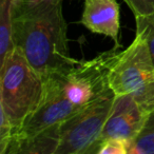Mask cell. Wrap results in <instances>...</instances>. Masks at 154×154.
<instances>
[{
  "instance_id": "8fae6325",
  "label": "cell",
  "mask_w": 154,
  "mask_h": 154,
  "mask_svg": "<svg viewBox=\"0 0 154 154\" xmlns=\"http://www.w3.org/2000/svg\"><path fill=\"white\" fill-rule=\"evenodd\" d=\"M129 154H154V112L148 116L143 130L131 143Z\"/></svg>"
},
{
  "instance_id": "7a4b0ae2",
  "label": "cell",
  "mask_w": 154,
  "mask_h": 154,
  "mask_svg": "<svg viewBox=\"0 0 154 154\" xmlns=\"http://www.w3.org/2000/svg\"><path fill=\"white\" fill-rule=\"evenodd\" d=\"M43 78L15 47L0 64V108L15 131L40 103ZM15 133V132H14Z\"/></svg>"
},
{
  "instance_id": "8992f818",
  "label": "cell",
  "mask_w": 154,
  "mask_h": 154,
  "mask_svg": "<svg viewBox=\"0 0 154 154\" xmlns=\"http://www.w3.org/2000/svg\"><path fill=\"white\" fill-rule=\"evenodd\" d=\"M80 107L66 97L61 73L43 77V93L37 108L16 129L12 141L29 138L54 126L76 113ZM11 141V143H12Z\"/></svg>"
},
{
  "instance_id": "52a82bcc",
  "label": "cell",
  "mask_w": 154,
  "mask_h": 154,
  "mask_svg": "<svg viewBox=\"0 0 154 154\" xmlns=\"http://www.w3.org/2000/svg\"><path fill=\"white\" fill-rule=\"evenodd\" d=\"M148 115L143 112L131 94L116 95L100 137L97 143L96 154L103 141L116 138L130 145L143 130Z\"/></svg>"
},
{
  "instance_id": "ba28073f",
  "label": "cell",
  "mask_w": 154,
  "mask_h": 154,
  "mask_svg": "<svg viewBox=\"0 0 154 154\" xmlns=\"http://www.w3.org/2000/svg\"><path fill=\"white\" fill-rule=\"evenodd\" d=\"M80 23L89 31L103 34L114 41V47L120 48L119 43V5L116 0H82Z\"/></svg>"
},
{
  "instance_id": "7c38bea8",
  "label": "cell",
  "mask_w": 154,
  "mask_h": 154,
  "mask_svg": "<svg viewBox=\"0 0 154 154\" xmlns=\"http://www.w3.org/2000/svg\"><path fill=\"white\" fill-rule=\"evenodd\" d=\"M136 32L143 33L146 37L152 60L154 62V13L146 16H135Z\"/></svg>"
},
{
  "instance_id": "e0dca14e",
  "label": "cell",
  "mask_w": 154,
  "mask_h": 154,
  "mask_svg": "<svg viewBox=\"0 0 154 154\" xmlns=\"http://www.w3.org/2000/svg\"><path fill=\"white\" fill-rule=\"evenodd\" d=\"M124 2H126V0H124Z\"/></svg>"
},
{
  "instance_id": "30bf717a",
  "label": "cell",
  "mask_w": 154,
  "mask_h": 154,
  "mask_svg": "<svg viewBox=\"0 0 154 154\" xmlns=\"http://www.w3.org/2000/svg\"><path fill=\"white\" fill-rule=\"evenodd\" d=\"M14 0H0V64L5 62L12 50L15 48L13 38Z\"/></svg>"
},
{
  "instance_id": "6da1fadb",
  "label": "cell",
  "mask_w": 154,
  "mask_h": 154,
  "mask_svg": "<svg viewBox=\"0 0 154 154\" xmlns=\"http://www.w3.org/2000/svg\"><path fill=\"white\" fill-rule=\"evenodd\" d=\"M12 18L15 47L21 50L42 78L66 72L78 61L69 53L62 3L34 5L14 0Z\"/></svg>"
},
{
  "instance_id": "4fadbf2b",
  "label": "cell",
  "mask_w": 154,
  "mask_h": 154,
  "mask_svg": "<svg viewBox=\"0 0 154 154\" xmlns=\"http://www.w3.org/2000/svg\"><path fill=\"white\" fill-rule=\"evenodd\" d=\"M15 128L10 118L0 108V154H7L9 146L14 136Z\"/></svg>"
},
{
  "instance_id": "2e32d148",
  "label": "cell",
  "mask_w": 154,
  "mask_h": 154,
  "mask_svg": "<svg viewBox=\"0 0 154 154\" xmlns=\"http://www.w3.org/2000/svg\"><path fill=\"white\" fill-rule=\"evenodd\" d=\"M29 2L34 5H41V3H62V0H26Z\"/></svg>"
},
{
  "instance_id": "5bb4252c",
  "label": "cell",
  "mask_w": 154,
  "mask_h": 154,
  "mask_svg": "<svg viewBox=\"0 0 154 154\" xmlns=\"http://www.w3.org/2000/svg\"><path fill=\"white\" fill-rule=\"evenodd\" d=\"M97 154H129V145L120 139L110 138L100 143Z\"/></svg>"
},
{
  "instance_id": "9c48e42d",
  "label": "cell",
  "mask_w": 154,
  "mask_h": 154,
  "mask_svg": "<svg viewBox=\"0 0 154 154\" xmlns=\"http://www.w3.org/2000/svg\"><path fill=\"white\" fill-rule=\"evenodd\" d=\"M59 143V125L21 140L12 141L8 154H56Z\"/></svg>"
},
{
  "instance_id": "9a60e30c",
  "label": "cell",
  "mask_w": 154,
  "mask_h": 154,
  "mask_svg": "<svg viewBox=\"0 0 154 154\" xmlns=\"http://www.w3.org/2000/svg\"><path fill=\"white\" fill-rule=\"evenodd\" d=\"M134 16H146L154 13V0H126Z\"/></svg>"
},
{
  "instance_id": "5b68a950",
  "label": "cell",
  "mask_w": 154,
  "mask_h": 154,
  "mask_svg": "<svg viewBox=\"0 0 154 154\" xmlns=\"http://www.w3.org/2000/svg\"><path fill=\"white\" fill-rule=\"evenodd\" d=\"M118 49L114 47L90 60H78L61 73L64 93L74 105L82 107L111 90L109 76L120 53Z\"/></svg>"
},
{
  "instance_id": "277c9868",
  "label": "cell",
  "mask_w": 154,
  "mask_h": 154,
  "mask_svg": "<svg viewBox=\"0 0 154 154\" xmlns=\"http://www.w3.org/2000/svg\"><path fill=\"white\" fill-rule=\"evenodd\" d=\"M115 96L111 89L63 120L59 125L56 154H96L97 143Z\"/></svg>"
},
{
  "instance_id": "3957f363",
  "label": "cell",
  "mask_w": 154,
  "mask_h": 154,
  "mask_svg": "<svg viewBox=\"0 0 154 154\" xmlns=\"http://www.w3.org/2000/svg\"><path fill=\"white\" fill-rule=\"evenodd\" d=\"M109 82L115 95L131 94L148 116L154 112V62L143 33L136 32L131 45L120 51Z\"/></svg>"
}]
</instances>
